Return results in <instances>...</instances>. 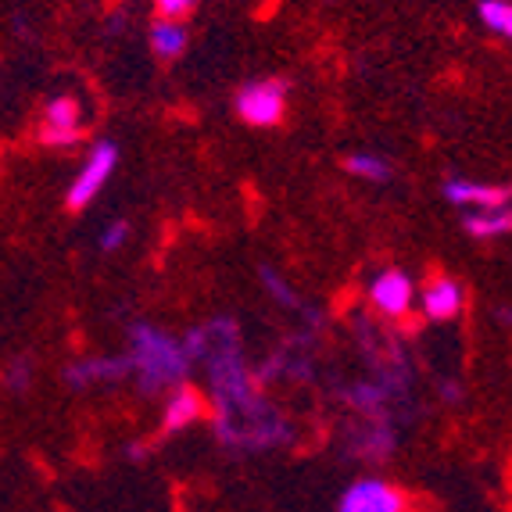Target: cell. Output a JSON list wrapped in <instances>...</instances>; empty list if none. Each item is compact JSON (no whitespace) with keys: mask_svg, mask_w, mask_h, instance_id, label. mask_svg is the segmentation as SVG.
<instances>
[{"mask_svg":"<svg viewBox=\"0 0 512 512\" xmlns=\"http://www.w3.org/2000/svg\"><path fill=\"white\" fill-rule=\"evenodd\" d=\"M129 337H133L129 366L140 376V391L158 394V391H165V387L180 384L190 359L176 337H169V333H162L158 326H147V323L133 326Z\"/></svg>","mask_w":512,"mask_h":512,"instance_id":"6da1fadb","label":"cell"},{"mask_svg":"<svg viewBox=\"0 0 512 512\" xmlns=\"http://www.w3.org/2000/svg\"><path fill=\"white\" fill-rule=\"evenodd\" d=\"M237 115L248 126H276L287 108V83L280 79H255V83L240 86L237 94Z\"/></svg>","mask_w":512,"mask_h":512,"instance_id":"7a4b0ae2","label":"cell"},{"mask_svg":"<svg viewBox=\"0 0 512 512\" xmlns=\"http://www.w3.org/2000/svg\"><path fill=\"white\" fill-rule=\"evenodd\" d=\"M119 169V147L111 144V140H101V144H94V151H90V158L83 162V169H79L76 183L69 187V208H86L90 201H94L97 194L104 190V183L111 180V172Z\"/></svg>","mask_w":512,"mask_h":512,"instance_id":"3957f363","label":"cell"},{"mask_svg":"<svg viewBox=\"0 0 512 512\" xmlns=\"http://www.w3.org/2000/svg\"><path fill=\"white\" fill-rule=\"evenodd\" d=\"M337 512H405V495L387 480H355L337 502Z\"/></svg>","mask_w":512,"mask_h":512,"instance_id":"277c9868","label":"cell"},{"mask_svg":"<svg viewBox=\"0 0 512 512\" xmlns=\"http://www.w3.org/2000/svg\"><path fill=\"white\" fill-rule=\"evenodd\" d=\"M79 122H83V111H79V101L72 97H54L43 111L40 122V140L47 147H69L79 140Z\"/></svg>","mask_w":512,"mask_h":512,"instance_id":"5b68a950","label":"cell"},{"mask_svg":"<svg viewBox=\"0 0 512 512\" xmlns=\"http://www.w3.org/2000/svg\"><path fill=\"white\" fill-rule=\"evenodd\" d=\"M369 301H373L384 316H405L412 305V280L402 269H387L373 280L369 287Z\"/></svg>","mask_w":512,"mask_h":512,"instance_id":"8992f818","label":"cell"},{"mask_svg":"<svg viewBox=\"0 0 512 512\" xmlns=\"http://www.w3.org/2000/svg\"><path fill=\"white\" fill-rule=\"evenodd\" d=\"M444 197L452 205H473V208H509V187H487V183L470 180H448Z\"/></svg>","mask_w":512,"mask_h":512,"instance_id":"52a82bcc","label":"cell"},{"mask_svg":"<svg viewBox=\"0 0 512 512\" xmlns=\"http://www.w3.org/2000/svg\"><path fill=\"white\" fill-rule=\"evenodd\" d=\"M126 373H133L129 355H119V359H79L65 369V380L72 387H90V384H101V380H119Z\"/></svg>","mask_w":512,"mask_h":512,"instance_id":"ba28073f","label":"cell"},{"mask_svg":"<svg viewBox=\"0 0 512 512\" xmlns=\"http://www.w3.org/2000/svg\"><path fill=\"white\" fill-rule=\"evenodd\" d=\"M462 301H466V294H462L459 283H455V280H437V283H430L427 294H423V312H427V319L444 323V319L459 316Z\"/></svg>","mask_w":512,"mask_h":512,"instance_id":"9c48e42d","label":"cell"},{"mask_svg":"<svg viewBox=\"0 0 512 512\" xmlns=\"http://www.w3.org/2000/svg\"><path fill=\"white\" fill-rule=\"evenodd\" d=\"M201 412H205L201 394H197L194 387H180V391H172L169 405H165L162 430H165V434H176V430L190 427L194 419H201Z\"/></svg>","mask_w":512,"mask_h":512,"instance_id":"30bf717a","label":"cell"},{"mask_svg":"<svg viewBox=\"0 0 512 512\" xmlns=\"http://www.w3.org/2000/svg\"><path fill=\"white\" fill-rule=\"evenodd\" d=\"M151 51L158 58H180L187 51V29L180 22H172V18H162V22H154L151 26Z\"/></svg>","mask_w":512,"mask_h":512,"instance_id":"8fae6325","label":"cell"},{"mask_svg":"<svg viewBox=\"0 0 512 512\" xmlns=\"http://www.w3.org/2000/svg\"><path fill=\"white\" fill-rule=\"evenodd\" d=\"M512 226V212L509 208H480V212H470L466 215V230H470V237H502V233H509Z\"/></svg>","mask_w":512,"mask_h":512,"instance_id":"7c38bea8","label":"cell"},{"mask_svg":"<svg viewBox=\"0 0 512 512\" xmlns=\"http://www.w3.org/2000/svg\"><path fill=\"white\" fill-rule=\"evenodd\" d=\"M344 169H348L351 176H362V180H380V183L391 180V162H387V158H380V154L355 151V154H348Z\"/></svg>","mask_w":512,"mask_h":512,"instance_id":"4fadbf2b","label":"cell"},{"mask_svg":"<svg viewBox=\"0 0 512 512\" xmlns=\"http://www.w3.org/2000/svg\"><path fill=\"white\" fill-rule=\"evenodd\" d=\"M477 15H480V22H484V29H491V33H498V36H509L512 33V8H509V0H480Z\"/></svg>","mask_w":512,"mask_h":512,"instance_id":"5bb4252c","label":"cell"},{"mask_svg":"<svg viewBox=\"0 0 512 512\" xmlns=\"http://www.w3.org/2000/svg\"><path fill=\"white\" fill-rule=\"evenodd\" d=\"M262 283L265 287H269V294H273L276 301H280V305H287V308H301V301H298V294L294 291H287V283L280 280V276L273 273V269H269V265H262Z\"/></svg>","mask_w":512,"mask_h":512,"instance_id":"9a60e30c","label":"cell"},{"mask_svg":"<svg viewBox=\"0 0 512 512\" xmlns=\"http://www.w3.org/2000/svg\"><path fill=\"white\" fill-rule=\"evenodd\" d=\"M29 380H33V366H29L26 359L11 362V366H8V373H4V384H8L15 394H22V391H26V387H29Z\"/></svg>","mask_w":512,"mask_h":512,"instance_id":"2e32d148","label":"cell"},{"mask_svg":"<svg viewBox=\"0 0 512 512\" xmlns=\"http://www.w3.org/2000/svg\"><path fill=\"white\" fill-rule=\"evenodd\" d=\"M126 233H129L126 222H111V226H104V233H101V251L122 248V244H126Z\"/></svg>","mask_w":512,"mask_h":512,"instance_id":"e0dca14e","label":"cell"},{"mask_svg":"<svg viewBox=\"0 0 512 512\" xmlns=\"http://www.w3.org/2000/svg\"><path fill=\"white\" fill-rule=\"evenodd\" d=\"M158 4V15L162 18H172V22H180L190 8H194L197 0H154Z\"/></svg>","mask_w":512,"mask_h":512,"instance_id":"ac0fdd59","label":"cell"},{"mask_svg":"<svg viewBox=\"0 0 512 512\" xmlns=\"http://www.w3.org/2000/svg\"><path fill=\"white\" fill-rule=\"evenodd\" d=\"M441 398H444V402H459V398H462V387L455 384V380H444V384H441Z\"/></svg>","mask_w":512,"mask_h":512,"instance_id":"d6986e66","label":"cell"},{"mask_svg":"<svg viewBox=\"0 0 512 512\" xmlns=\"http://www.w3.org/2000/svg\"><path fill=\"white\" fill-rule=\"evenodd\" d=\"M126 455H129V459H133V462H140V459H144V455H147V444H129Z\"/></svg>","mask_w":512,"mask_h":512,"instance_id":"ffe728a7","label":"cell"}]
</instances>
